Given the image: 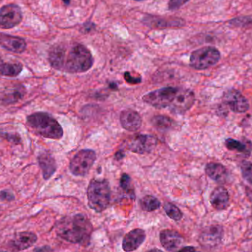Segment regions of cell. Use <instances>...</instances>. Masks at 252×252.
<instances>
[{"label":"cell","mask_w":252,"mask_h":252,"mask_svg":"<svg viewBox=\"0 0 252 252\" xmlns=\"http://www.w3.org/2000/svg\"><path fill=\"white\" fill-rule=\"evenodd\" d=\"M146 239L145 232L142 229H134L127 233L123 240V249L126 252L137 250Z\"/></svg>","instance_id":"cell-14"},{"label":"cell","mask_w":252,"mask_h":252,"mask_svg":"<svg viewBox=\"0 0 252 252\" xmlns=\"http://www.w3.org/2000/svg\"><path fill=\"white\" fill-rule=\"evenodd\" d=\"M224 100L230 109L235 113H244L249 108L247 99L236 90H230L224 94Z\"/></svg>","instance_id":"cell-12"},{"label":"cell","mask_w":252,"mask_h":252,"mask_svg":"<svg viewBox=\"0 0 252 252\" xmlns=\"http://www.w3.org/2000/svg\"><path fill=\"white\" fill-rule=\"evenodd\" d=\"M23 94L21 91L18 90H14L11 92L5 94L2 97V101L5 104H11L13 103L17 102L22 97Z\"/></svg>","instance_id":"cell-28"},{"label":"cell","mask_w":252,"mask_h":252,"mask_svg":"<svg viewBox=\"0 0 252 252\" xmlns=\"http://www.w3.org/2000/svg\"><path fill=\"white\" fill-rule=\"evenodd\" d=\"M176 252H196V249L193 246H185Z\"/></svg>","instance_id":"cell-35"},{"label":"cell","mask_w":252,"mask_h":252,"mask_svg":"<svg viewBox=\"0 0 252 252\" xmlns=\"http://www.w3.org/2000/svg\"><path fill=\"white\" fill-rule=\"evenodd\" d=\"M140 207L145 212H153L161 207L160 200L152 196H145L140 200Z\"/></svg>","instance_id":"cell-23"},{"label":"cell","mask_w":252,"mask_h":252,"mask_svg":"<svg viewBox=\"0 0 252 252\" xmlns=\"http://www.w3.org/2000/svg\"><path fill=\"white\" fill-rule=\"evenodd\" d=\"M205 172L210 179L219 183L224 182L228 176L226 167L220 163H208L206 165Z\"/></svg>","instance_id":"cell-21"},{"label":"cell","mask_w":252,"mask_h":252,"mask_svg":"<svg viewBox=\"0 0 252 252\" xmlns=\"http://www.w3.org/2000/svg\"><path fill=\"white\" fill-rule=\"evenodd\" d=\"M120 188L127 196H129L131 198H135V193L133 188L132 181L131 176L127 173H123L121 176L120 180Z\"/></svg>","instance_id":"cell-25"},{"label":"cell","mask_w":252,"mask_h":252,"mask_svg":"<svg viewBox=\"0 0 252 252\" xmlns=\"http://www.w3.org/2000/svg\"><path fill=\"white\" fill-rule=\"evenodd\" d=\"M195 94L187 89L179 88L176 96L169 106L170 111L176 114H184L194 105Z\"/></svg>","instance_id":"cell-8"},{"label":"cell","mask_w":252,"mask_h":252,"mask_svg":"<svg viewBox=\"0 0 252 252\" xmlns=\"http://www.w3.org/2000/svg\"><path fill=\"white\" fill-rule=\"evenodd\" d=\"M97 156L91 149H83L77 153L70 163V170L75 176H85L94 165Z\"/></svg>","instance_id":"cell-6"},{"label":"cell","mask_w":252,"mask_h":252,"mask_svg":"<svg viewBox=\"0 0 252 252\" xmlns=\"http://www.w3.org/2000/svg\"><path fill=\"white\" fill-rule=\"evenodd\" d=\"M210 203L217 210H226L230 204V195L225 187H216L210 196Z\"/></svg>","instance_id":"cell-20"},{"label":"cell","mask_w":252,"mask_h":252,"mask_svg":"<svg viewBox=\"0 0 252 252\" xmlns=\"http://www.w3.org/2000/svg\"><path fill=\"white\" fill-rule=\"evenodd\" d=\"M125 157H126V154L123 152V150H119L118 152L116 153L115 155H114V158H115L117 161H120Z\"/></svg>","instance_id":"cell-36"},{"label":"cell","mask_w":252,"mask_h":252,"mask_svg":"<svg viewBox=\"0 0 252 252\" xmlns=\"http://www.w3.org/2000/svg\"><path fill=\"white\" fill-rule=\"evenodd\" d=\"M225 144L230 150H237L240 153H247V145L238 140L229 138L225 141Z\"/></svg>","instance_id":"cell-27"},{"label":"cell","mask_w":252,"mask_h":252,"mask_svg":"<svg viewBox=\"0 0 252 252\" xmlns=\"http://www.w3.org/2000/svg\"><path fill=\"white\" fill-rule=\"evenodd\" d=\"M51 252V249L50 246H41V247H38L36 249H34V252Z\"/></svg>","instance_id":"cell-34"},{"label":"cell","mask_w":252,"mask_h":252,"mask_svg":"<svg viewBox=\"0 0 252 252\" xmlns=\"http://www.w3.org/2000/svg\"><path fill=\"white\" fill-rule=\"evenodd\" d=\"M0 46L11 52L21 54L26 50L27 43L20 37L0 34Z\"/></svg>","instance_id":"cell-18"},{"label":"cell","mask_w":252,"mask_h":252,"mask_svg":"<svg viewBox=\"0 0 252 252\" xmlns=\"http://www.w3.org/2000/svg\"><path fill=\"white\" fill-rule=\"evenodd\" d=\"M146 252H163L161 250L158 249H150V250L147 251Z\"/></svg>","instance_id":"cell-37"},{"label":"cell","mask_w":252,"mask_h":252,"mask_svg":"<svg viewBox=\"0 0 252 252\" xmlns=\"http://www.w3.org/2000/svg\"><path fill=\"white\" fill-rule=\"evenodd\" d=\"M38 162L42 172L43 178L50 180L57 170L55 158L49 152L41 153L38 157Z\"/></svg>","instance_id":"cell-19"},{"label":"cell","mask_w":252,"mask_h":252,"mask_svg":"<svg viewBox=\"0 0 252 252\" xmlns=\"http://www.w3.org/2000/svg\"><path fill=\"white\" fill-rule=\"evenodd\" d=\"M23 70L20 62H6L0 57V77L14 78L18 76Z\"/></svg>","instance_id":"cell-22"},{"label":"cell","mask_w":252,"mask_h":252,"mask_svg":"<svg viewBox=\"0 0 252 252\" xmlns=\"http://www.w3.org/2000/svg\"><path fill=\"white\" fill-rule=\"evenodd\" d=\"M188 1L190 0H170L168 2V9L170 11H176L181 8Z\"/></svg>","instance_id":"cell-30"},{"label":"cell","mask_w":252,"mask_h":252,"mask_svg":"<svg viewBox=\"0 0 252 252\" xmlns=\"http://www.w3.org/2000/svg\"><path fill=\"white\" fill-rule=\"evenodd\" d=\"M157 144V139L148 134H137L131 137L127 143V147L129 150L135 154H150L154 150Z\"/></svg>","instance_id":"cell-10"},{"label":"cell","mask_w":252,"mask_h":252,"mask_svg":"<svg viewBox=\"0 0 252 252\" xmlns=\"http://www.w3.org/2000/svg\"><path fill=\"white\" fill-rule=\"evenodd\" d=\"M124 79L128 84L131 85H136V84H140L142 81L141 77H134L131 75L129 72H126L124 73Z\"/></svg>","instance_id":"cell-31"},{"label":"cell","mask_w":252,"mask_h":252,"mask_svg":"<svg viewBox=\"0 0 252 252\" xmlns=\"http://www.w3.org/2000/svg\"><path fill=\"white\" fill-rule=\"evenodd\" d=\"M223 234V231L221 226L218 225L208 226L200 234L199 242L204 247H216L221 242Z\"/></svg>","instance_id":"cell-13"},{"label":"cell","mask_w":252,"mask_h":252,"mask_svg":"<svg viewBox=\"0 0 252 252\" xmlns=\"http://www.w3.org/2000/svg\"><path fill=\"white\" fill-rule=\"evenodd\" d=\"M151 122H152L153 126L159 131H167L173 126V120L167 116H155L153 117Z\"/></svg>","instance_id":"cell-24"},{"label":"cell","mask_w":252,"mask_h":252,"mask_svg":"<svg viewBox=\"0 0 252 252\" xmlns=\"http://www.w3.org/2000/svg\"><path fill=\"white\" fill-rule=\"evenodd\" d=\"M109 87H111V88H112L113 90H117V84H114V83H111V84H110Z\"/></svg>","instance_id":"cell-38"},{"label":"cell","mask_w":252,"mask_h":252,"mask_svg":"<svg viewBox=\"0 0 252 252\" xmlns=\"http://www.w3.org/2000/svg\"><path fill=\"white\" fill-rule=\"evenodd\" d=\"M163 208H164L167 216L172 220L178 221V220H181L183 217V213H181L180 208H178L175 204H172V203H165Z\"/></svg>","instance_id":"cell-26"},{"label":"cell","mask_w":252,"mask_h":252,"mask_svg":"<svg viewBox=\"0 0 252 252\" xmlns=\"http://www.w3.org/2000/svg\"><path fill=\"white\" fill-rule=\"evenodd\" d=\"M242 176L248 182L252 184V162L244 161L240 166Z\"/></svg>","instance_id":"cell-29"},{"label":"cell","mask_w":252,"mask_h":252,"mask_svg":"<svg viewBox=\"0 0 252 252\" xmlns=\"http://www.w3.org/2000/svg\"><path fill=\"white\" fill-rule=\"evenodd\" d=\"M220 59V53L214 47H204L192 53L190 65L195 70H203L216 65Z\"/></svg>","instance_id":"cell-5"},{"label":"cell","mask_w":252,"mask_h":252,"mask_svg":"<svg viewBox=\"0 0 252 252\" xmlns=\"http://www.w3.org/2000/svg\"><path fill=\"white\" fill-rule=\"evenodd\" d=\"M36 241V234L31 232H21L8 242V249L12 252H21L34 246Z\"/></svg>","instance_id":"cell-11"},{"label":"cell","mask_w":252,"mask_h":252,"mask_svg":"<svg viewBox=\"0 0 252 252\" xmlns=\"http://www.w3.org/2000/svg\"><path fill=\"white\" fill-rule=\"evenodd\" d=\"M89 206L97 213L108 208L111 200V187L106 180H92L87 190Z\"/></svg>","instance_id":"cell-4"},{"label":"cell","mask_w":252,"mask_h":252,"mask_svg":"<svg viewBox=\"0 0 252 252\" xmlns=\"http://www.w3.org/2000/svg\"><path fill=\"white\" fill-rule=\"evenodd\" d=\"M143 22L147 27L151 28H180L184 26L185 23L182 18H164L154 16L145 17Z\"/></svg>","instance_id":"cell-15"},{"label":"cell","mask_w":252,"mask_h":252,"mask_svg":"<svg viewBox=\"0 0 252 252\" xmlns=\"http://www.w3.org/2000/svg\"><path fill=\"white\" fill-rule=\"evenodd\" d=\"M55 231L58 237L66 241L87 246L90 243L93 227L87 216L77 214L61 219L57 223Z\"/></svg>","instance_id":"cell-2"},{"label":"cell","mask_w":252,"mask_h":252,"mask_svg":"<svg viewBox=\"0 0 252 252\" xmlns=\"http://www.w3.org/2000/svg\"><path fill=\"white\" fill-rule=\"evenodd\" d=\"M178 90L176 87H164L144 94L143 100L156 108H167L171 104Z\"/></svg>","instance_id":"cell-7"},{"label":"cell","mask_w":252,"mask_h":252,"mask_svg":"<svg viewBox=\"0 0 252 252\" xmlns=\"http://www.w3.org/2000/svg\"><path fill=\"white\" fill-rule=\"evenodd\" d=\"M160 239L163 247L170 252H176L184 242V238L178 232L171 230H162Z\"/></svg>","instance_id":"cell-17"},{"label":"cell","mask_w":252,"mask_h":252,"mask_svg":"<svg viewBox=\"0 0 252 252\" xmlns=\"http://www.w3.org/2000/svg\"><path fill=\"white\" fill-rule=\"evenodd\" d=\"M62 1L66 4V5H70V1H71V0H62Z\"/></svg>","instance_id":"cell-39"},{"label":"cell","mask_w":252,"mask_h":252,"mask_svg":"<svg viewBox=\"0 0 252 252\" xmlns=\"http://www.w3.org/2000/svg\"><path fill=\"white\" fill-rule=\"evenodd\" d=\"M0 199L5 200H12L14 199V196L12 193L8 190H3L0 192Z\"/></svg>","instance_id":"cell-33"},{"label":"cell","mask_w":252,"mask_h":252,"mask_svg":"<svg viewBox=\"0 0 252 252\" xmlns=\"http://www.w3.org/2000/svg\"><path fill=\"white\" fill-rule=\"evenodd\" d=\"M27 123L35 133L44 138L60 140L64 135L62 126L48 113H34L28 116Z\"/></svg>","instance_id":"cell-3"},{"label":"cell","mask_w":252,"mask_h":252,"mask_svg":"<svg viewBox=\"0 0 252 252\" xmlns=\"http://www.w3.org/2000/svg\"><path fill=\"white\" fill-rule=\"evenodd\" d=\"M135 1H143V0H135Z\"/></svg>","instance_id":"cell-40"},{"label":"cell","mask_w":252,"mask_h":252,"mask_svg":"<svg viewBox=\"0 0 252 252\" xmlns=\"http://www.w3.org/2000/svg\"><path fill=\"white\" fill-rule=\"evenodd\" d=\"M0 135L2 136L4 138L8 140V141L11 142V143H16V144H18V143H21V138H20L19 136L17 135V134H7V133H4L3 135L2 134H0Z\"/></svg>","instance_id":"cell-32"},{"label":"cell","mask_w":252,"mask_h":252,"mask_svg":"<svg viewBox=\"0 0 252 252\" xmlns=\"http://www.w3.org/2000/svg\"><path fill=\"white\" fill-rule=\"evenodd\" d=\"M48 60L53 68L68 73L85 72L94 64L90 50L81 44L54 45L49 51Z\"/></svg>","instance_id":"cell-1"},{"label":"cell","mask_w":252,"mask_h":252,"mask_svg":"<svg viewBox=\"0 0 252 252\" xmlns=\"http://www.w3.org/2000/svg\"><path fill=\"white\" fill-rule=\"evenodd\" d=\"M22 12L19 6L15 4H8L0 8V28L11 29L22 21Z\"/></svg>","instance_id":"cell-9"},{"label":"cell","mask_w":252,"mask_h":252,"mask_svg":"<svg viewBox=\"0 0 252 252\" xmlns=\"http://www.w3.org/2000/svg\"><path fill=\"white\" fill-rule=\"evenodd\" d=\"M120 124L124 129L128 131H137L141 128V116L132 109H125L120 113Z\"/></svg>","instance_id":"cell-16"}]
</instances>
